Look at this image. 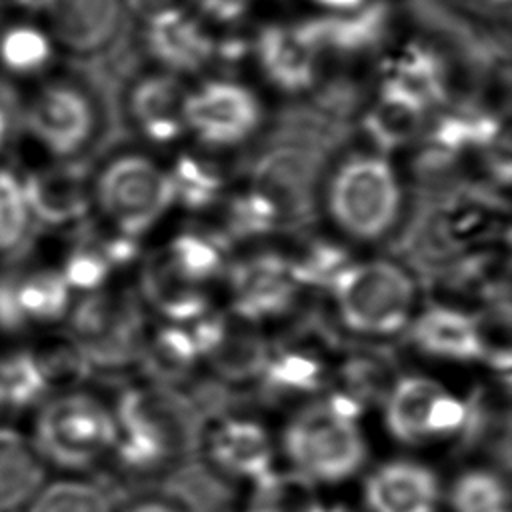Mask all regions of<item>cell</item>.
Listing matches in <instances>:
<instances>
[{
	"instance_id": "6da1fadb",
	"label": "cell",
	"mask_w": 512,
	"mask_h": 512,
	"mask_svg": "<svg viewBox=\"0 0 512 512\" xmlns=\"http://www.w3.org/2000/svg\"><path fill=\"white\" fill-rule=\"evenodd\" d=\"M118 438L112 454L134 474L168 470L200 448L202 412L182 390L128 386L112 408Z\"/></svg>"
},
{
	"instance_id": "7a4b0ae2",
	"label": "cell",
	"mask_w": 512,
	"mask_h": 512,
	"mask_svg": "<svg viewBox=\"0 0 512 512\" xmlns=\"http://www.w3.org/2000/svg\"><path fill=\"white\" fill-rule=\"evenodd\" d=\"M318 202L332 226L352 242L378 244L404 230V184L378 150H354L336 160L318 188Z\"/></svg>"
},
{
	"instance_id": "3957f363",
	"label": "cell",
	"mask_w": 512,
	"mask_h": 512,
	"mask_svg": "<svg viewBox=\"0 0 512 512\" xmlns=\"http://www.w3.org/2000/svg\"><path fill=\"white\" fill-rule=\"evenodd\" d=\"M326 292L338 326L362 340L394 338L416 316L418 278L400 260H352Z\"/></svg>"
},
{
	"instance_id": "277c9868",
	"label": "cell",
	"mask_w": 512,
	"mask_h": 512,
	"mask_svg": "<svg viewBox=\"0 0 512 512\" xmlns=\"http://www.w3.org/2000/svg\"><path fill=\"white\" fill-rule=\"evenodd\" d=\"M28 438L46 468L78 474L112 454L118 426L102 398L76 386L50 392L32 410Z\"/></svg>"
},
{
	"instance_id": "5b68a950",
	"label": "cell",
	"mask_w": 512,
	"mask_h": 512,
	"mask_svg": "<svg viewBox=\"0 0 512 512\" xmlns=\"http://www.w3.org/2000/svg\"><path fill=\"white\" fill-rule=\"evenodd\" d=\"M90 210L110 232L140 240L174 206L168 170L140 150L108 154L88 176Z\"/></svg>"
},
{
	"instance_id": "8992f818",
	"label": "cell",
	"mask_w": 512,
	"mask_h": 512,
	"mask_svg": "<svg viewBox=\"0 0 512 512\" xmlns=\"http://www.w3.org/2000/svg\"><path fill=\"white\" fill-rule=\"evenodd\" d=\"M20 130L46 162H78L96 146L102 114L84 86L58 78L32 90L20 114Z\"/></svg>"
},
{
	"instance_id": "52a82bcc",
	"label": "cell",
	"mask_w": 512,
	"mask_h": 512,
	"mask_svg": "<svg viewBox=\"0 0 512 512\" xmlns=\"http://www.w3.org/2000/svg\"><path fill=\"white\" fill-rule=\"evenodd\" d=\"M66 318L68 336L82 350L90 370L118 372L140 364L148 336L140 296L102 288L72 302Z\"/></svg>"
},
{
	"instance_id": "ba28073f",
	"label": "cell",
	"mask_w": 512,
	"mask_h": 512,
	"mask_svg": "<svg viewBox=\"0 0 512 512\" xmlns=\"http://www.w3.org/2000/svg\"><path fill=\"white\" fill-rule=\"evenodd\" d=\"M282 450L294 474L324 484L352 478L368 452L358 422L338 416L324 400L306 404L288 420Z\"/></svg>"
},
{
	"instance_id": "9c48e42d",
	"label": "cell",
	"mask_w": 512,
	"mask_h": 512,
	"mask_svg": "<svg viewBox=\"0 0 512 512\" xmlns=\"http://www.w3.org/2000/svg\"><path fill=\"white\" fill-rule=\"evenodd\" d=\"M322 166V146L288 138L254 154L246 164V174L248 184L278 206L284 230H302L316 216Z\"/></svg>"
},
{
	"instance_id": "30bf717a",
	"label": "cell",
	"mask_w": 512,
	"mask_h": 512,
	"mask_svg": "<svg viewBox=\"0 0 512 512\" xmlns=\"http://www.w3.org/2000/svg\"><path fill=\"white\" fill-rule=\"evenodd\" d=\"M264 118L258 96L232 80H206L188 90L184 124L204 146L234 148L250 140Z\"/></svg>"
},
{
	"instance_id": "8fae6325",
	"label": "cell",
	"mask_w": 512,
	"mask_h": 512,
	"mask_svg": "<svg viewBox=\"0 0 512 512\" xmlns=\"http://www.w3.org/2000/svg\"><path fill=\"white\" fill-rule=\"evenodd\" d=\"M72 290L54 266H26L0 272V334L18 338L66 320Z\"/></svg>"
},
{
	"instance_id": "7c38bea8",
	"label": "cell",
	"mask_w": 512,
	"mask_h": 512,
	"mask_svg": "<svg viewBox=\"0 0 512 512\" xmlns=\"http://www.w3.org/2000/svg\"><path fill=\"white\" fill-rule=\"evenodd\" d=\"M200 358L222 386L238 388L260 380L272 344L262 336L258 324L238 316L208 312L190 324Z\"/></svg>"
},
{
	"instance_id": "4fadbf2b",
	"label": "cell",
	"mask_w": 512,
	"mask_h": 512,
	"mask_svg": "<svg viewBox=\"0 0 512 512\" xmlns=\"http://www.w3.org/2000/svg\"><path fill=\"white\" fill-rule=\"evenodd\" d=\"M232 314L260 324L288 314L298 298L286 254L278 250H256L226 268Z\"/></svg>"
},
{
	"instance_id": "5bb4252c",
	"label": "cell",
	"mask_w": 512,
	"mask_h": 512,
	"mask_svg": "<svg viewBox=\"0 0 512 512\" xmlns=\"http://www.w3.org/2000/svg\"><path fill=\"white\" fill-rule=\"evenodd\" d=\"M414 348L434 360L446 362H488L508 352V346H494L480 314L448 304H434L416 312L408 326Z\"/></svg>"
},
{
	"instance_id": "9a60e30c",
	"label": "cell",
	"mask_w": 512,
	"mask_h": 512,
	"mask_svg": "<svg viewBox=\"0 0 512 512\" xmlns=\"http://www.w3.org/2000/svg\"><path fill=\"white\" fill-rule=\"evenodd\" d=\"M22 176L36 228L76 230L92 212L88 174L78 162H44Z\"/></svg>"
},
{
	"instance_id": "2e32d148",
	"label": "cell",
	"mask_w": 512,
	"mask_h": 512,
	"mask_svg": "<svg viewBox=\"0 0 512 512\" xmlns=\"http://www.w3.org/2000/svg\"><path fill=\"white\" fill-rule=\"evenodd\" d=\"M144 46L170 74L200 72L218 54V44L202 20L178 4L144 20Z\"/></svg>"
},
{
	"instance_id": "e0dca14e",
	"label": "cell",
	"mask_w": 512,
	"mask_h": 512,
	"mask_svg": "<svg viewBox=\"0 0 512 512\" xmlns=\"http://www.w3.org/2000/svg\"><path fill=\"white\" fill-rule=\"evenodd\" d=\"M200 446L208 462L230 478H246L258 484L274 472V446L266 428L250 418L226 416L206 430Z\"/></svg>"
},
{
	"instance_id": "ac0fdd59",
	"label": "cell",
	"mask_w": 512,
	"mask_h": 512,
	"mask_svg": "<svg viewBox=\"0 0 512 512\" xmlns=\"http://www.w3.org/2000/svg\"><path fill=\"white\" fill-rule=\"evenodd\" d=\"M186 94L188 90L170 72L144 74L128 88L126 118L150 144H172L186 132Z\"/></svg>"
},
{
	"instance_id": "d6986e66",
	"label": "cell",
	"mask_w": 512,
	"mask_h": 512,
	"mask_svg": "<svg viewBox=\"0 0 512 512\" xmlns=\"http://www.w3.org/2000/svg\"><path fill=\"white\" fill-rule=\"evenodd\" d=\"M254 56L266 80L286 94H300L314 86L320 54L300 24H270L254 42Z\"/></svg>"
},
{
	"instance_id": "ffe728a7",
	"label": "cell",
	"mask_w": 512,
	"mask_h": 512,
	"mask_svg": "<svg viewBox=\"0 0 512 512\" xmlns=\"http://www.w3.org/2000/svg\"><path fill=\"white\" fill-rule=\"evenodd\" d=\"M440 496L436 472L406 458L376 466L364 484V502L370 512H436Z\"/></svg>"
},
{
	"instance_id": "44dd1931",
	"label": "cell",
	"mask_w": 512,
	"mask_h": 512,
	"mask_svg": "<svg viewBox=\"0 0 512 512\" xmlns=\"http://www.w3.org/2000/svg\"><path fill=\"white\" fill-rule=\"evenodd\" d=\"M118 16V0H56L48 12V32L56 46L86 56L112 42Z\"/></svg>"
},
{
	"instance_id": "7402d4cb",
	"label": "cell",
	"mask_w": 512,
	"mask_h": 512,
	"mask_svg": "<svg viewBox=\"0 0 512 512\" xmlns=\"http://www.w3.org/2000/svg\"><path fill=\"white\" fill-rule=\"evenodd\" d=\"M264 400H284L316 394L330 384L326 358L304 342L272 346L268 362L258 380Z\"/></svg>"
},
{
	"instance_id": "603a6c76",
	"label": "cell",
	"mask_w": 512,
	"mask_h": 512,
	"mask_svg": "<svg viewBox=\"0 0 512 512\" xmlns=\"http://www.w3.org/2000/svg\"><path fill=\"white\" fill-rule=\"evenodd\" d=\"M140 300L162 314L168 324L190 326L210 312V296L204 286L176 274L162 254L150 258L140 276Z\"/></svg>"
},
{
	"instance_id": "cb8c5ba5",
	"label": "cell",
	"mask_w": 512,
	"mask_h": 512,
	"mask_svg": "<svg viewBox=\"0 0 512 512\" xmlns=\"http://www.w3.org/2000/svg\"><path fill=\"white\" fill-rule=\"evenodd\" d=\"M428 112L414 98L380 82L376 100L362 116V128L374 148L388 154L422 138Z\"/></svg>"
},
{
	"instance_id": "d4e9b609",
	"label": "cell",
	"mask_w": 512,
	"mask_h": 512,
	"mask_svg": "<svg viewBox=\"0 0 512 512\" xmlns=\"http://www.w3.org/2000/svg\"><path fill=\"white\" fill-rule=\"evenodd\" d=\"M444 386L424 374H400L388 388L382 408L388 434L406 446L428 442V412Z\"/></svg>"
},
{
	"instance_id": "484cf974",
	"label": "cell",
	"mask_w": 512,
	"mask_h": 512,
	"mask_svg": "<svg viewBox=\"0 0 512 512\" xmlns=\"http://www.w3.org/2000/svg\"><path fill=\"white\" fill-rule=\"evenodd\" d=\"M382 84H388L420 102L424 108L446 102L448 70L444 60L422 42L406 44L382 70Z\"/></svg>"
},
{
	"instance_id": "4316f807",
	"label": "cell",
	"mask_w": 512,
	"mask_h": 512,
	"mask_svg": "<svg viewBox=\"0 0 512 512\" xmlns=\"http://www.w3.org/2000/svg\"><path fill=\"white\" fill-rule=\"evenodd\" d=\"M46 482L28 434L0 422V512H20Z\"/></svg>"
},
{
	"instance_id": "83f0119b",
	"label": "cell",
	"mask_w": 512,
	"mask_h": 512,
	"mask_svg": "<svg viewBox=\"0 0 512 512\" xmlns=\"http://www.w3.org/2000/svg\"><path fill=\"white\" fill-rule=\"evenodd\" d=\"M200 360L190 328L166 324L146 336L140 364L150 372L154 384L178 390L180 384L190 380Z\"/></svg>"
},
{
	"instance_id": "f1b7e54d",
	"label": "cell",
	"mask_w": 512,
	"mask_h": 512,
	"mask_svg": "<svg viewBox=\"0 0 512 512\" xmlns=\"http://www.w3.org/2000/svg\"><path fill=\"white\" fill-rule=\"evenodd\" d=\"M228 242L218 230H180L160 252L182 278L204 286L228 268Z\"/></svg>"
},
{
	"instance_id": "f546056e",
	"label": "cell",
	"mask_w": 512,
	"mask_h": 512,
	"mask_svg": "<svg viewBox=\"0 0 512 512\" xmlns=\"http://www.w3.org/2000/svg\"><path fill=\"white\" fill-rule=\"evenodd\" d=\"M392 358L376 348L350 350L340 364L330 370L328 390H336L358 402L364 410L384 400L396 380Z\"/></svg>"
},
{
	"instance_id": "4dcf8cb0",
	"label": "cell",
	"mask_w": 512,
	"mask_h": 512,
	"mask_svg": "<svg viewBox=\"0 0 512 512\" xmlns=\"http://www.w3.org/2000/svg\"><path fill=\"white\" fill-rule=\"evenodd\" d=\"M50 386L32 348L14 346L0 352V412L16 414L34 410Z\"/></svg>"
},
{
	"instance_id": "1f68e13d",
	"label": "cell",
	"mask_w": 512,
	"mask_h": 512,
	"mask_svg": "<svg viewBox=\"0 0 512 512\" xmlns=\"http://www.w3.org/2000/svg\"><path fill=\"white\" fill-rule=\"evenodd\" d=\"M56 44L38 24L20 20L0 32V70L14 78H36L54 60Z\"/></svg>"
},
{
	"instance_id": "d6a6232c",
	"label": "cell",
	"mask_w": 512,
	"mask_h": 512,
	"mask_svg": "<svg viewBox=\"0 0 512 512\" xmlns=\"http://www.w3.org/2000/svg\"><path fill=\"white\" fill-rule=\"evenodd\" d=\"M36 230L22 170L0 162V262L16 258Z\"/></svg>"
},
{
	"instance_id": "836d02e7",
	"label": "cell",
	"mask_w": 512,
	"mask_h": 512,
	"mask_svg": "<svg viewBox=\"0 0 512 512\" xmlns=\"http://www.w3.org/2000/svg\"><path fill=\"white\" fill-rule=\"evenodd\" d=\"M284 230V220L278 206L258 188L246 184L234 192L224 204L222 230H218L228 244L262 238Z\"/></svg>"
},
{
	"instance_id": "e575fe53",
	"label": "cell",
	"mask_w": 512,
	"mask_h": 512,
	"mask_svg": "<svg viewBox=\"0 0 512 512\" xmlns=\"http://www.w3.org/2000/svg\"><path fill=\"white\" fill-rule=\"evenodd\" d=\"M174 204L190 212H204L224 198V172L208 158L180 154L168 168Z\"/></svg>"
},
{
	"instance_id": "d590c367",
	"label": "cell",
	"mask_w": 512,
	"mask_h": 512,
	"mask_svg": "<svg viewBox=\"0 0 512 512\" xmlns=\"http://www.w3.org/2000/svg\"><path fill=\"white\" fill-rule=\"evenodd\" d=\"M22 512H114V508L106 488L70 474L46 480Z\"/></svg>"
},
{
	"instance_id": "8d00e7d4",
	"label": "cell",
	"mask_w": 512,
	"mask_h": 512,
	"mask_svg": "<svg viewBox=\"0 0 512 512\" xmlns=\"http://www.w3.org/2000/svg\"><path fill=\"white\" fill-rule=\"evenodd\" d=\"M78 230L76 240L62 256L58 272L72 292L90 294L106 288V282L116 268L102 248L100 234L86 230L84 224Z\"/></svg>"
},
{
	"instance_id": "74e56055",
	"label": "cell",
	"mask_w": 512,
	"mask_h": 512,
	"mask_svg": "<svg viewBox=\"0 0 512 512\" xmlns=\"http://www.w3.org/2000/svg\"><path fill=\"white\" fill-rule=\"evenodd\" d=\"M288 258V268L298 288L328 290L342 270L354 260L350 250L328 238H308Z\"/></svg>"
},
{
	"instance_id": "f35d334b",
	"label": "cell",
	"mask_w": 512,
	"mask_h": 512,
	"mask_svg": "<svg viewBox=\"0 0 512 512\" xmlns=\"http://www.w3.org/2000/svg\"><path fill=\"white\" fill-rule=\"evenodd\" d=\"M450 504L454 512H508V488L498 472L472 468L454 480Z\"/></svg>"
},
{
	"instance_id": "ab89813d",
	"label": "cell",
	"mask_w": 512,
	"mask_h": 512,
	"mask_svg": "<svg viewBox=\"0 0 512 512\" xmlns=\"http://www.w3.org/2000/svg\"><path fill=\"white\" fill-rule=\"evenodd\" d=\"M32 350L50 390L76 388L92 372L82 350L68 334L48 338Z\"/></svg>"
},
{
	"instance_id": "60d3db41",
	"label": "cell",
	"mask_w": 512,
	"mask_h": 512,
	"mask_svg": "<svg viewBox=\"0 0 512 512\" xmlns=\"http://www.w3.org/2000/svg\"><path fill=\"white\" fill-rule=\"evenodd\" d=\"M468 412H470L468 400L442 388L428 412V422H426L428 440L460 438L468 422Z\"/></svg>"
},
{
	"instance_id": "b9f144b4",
	"label": "cell",
	"mask_w": 512,
	"mask_h": 512,
	"mask_svg": "<svg viewBox=\"0 0 512 512\" xmlns=\"http://www.w3.org/2000/svg\"><path fill=\"white\" fill-rule=\"evenodd\" d=\"M192 6L208 20L234 22L240 20L254 0H190Z\"/></svg>"
},
{
	"instance_id": "7bdbcfd3",
	"label": "cell",
	"mask_w": 512,
	"mask_h": 512,
	"mask_svg": "<svg viewBox=\"0 0 512 512\" xmlns=\"http://www.w3.org/2000/svg\"><path fill=\"white\" fill-rule=\"evenodd\" d=\"M124 4L142 20L154 16L156 12L176 6V0H124Z\"/></svg>"
},
{
	"instance_id": "ee69618b",
	"label": "cell",
	"mask_w": 512,
	"mask_h": 512,
	"mask_svg": "<svg viewBox=\"0 0 512 512\" xmlns=\"http://www.w3.org/2000/svg\"><path fill=\"white\" fill-rule=\"evenodd\" d=\"M126 512H180V508L172 500L142 498V500L130 504Z\"/></svg>"
},
{
	"instance_id": "f6af8a7d",
	"label": "cell",
	"mask_w": 512,
	"mask_h": 512,
	"mask_svg": "<svg viewBox=\"0 0 512 512\" xmlns=\"http://www.w3.org/2000/svg\"><path fill=\"white\" fill-rule=\"evenodd\" d=\"M8 6L24 14H48L56 0H6Z\"/></svg>"
},
{
	"instance_id": "bcb514c9",
	"label": "cell",
	"mask_w": 512,
	"mask_h": 512,
	"mask_svg": "<svg viewBox=\"0 0 512 512\" xmlns=\"http://www.w3.org/2000/svg\"><path fill=\"white\" fill-rule=\"evenodd\" d=\"M12 136H14V120L8 112V108L0 102V156L6 150V146L10 144Z\"/></svg>"
},
{
	"instance_id": "7dc6e473",
	"label": "cell",
	"mask_w": 512,
	"mask_h": 512,
	"mask_svg": "<svg viewBox=\"0 0 512 512\" xmlns=\"http://www.w3.org/2000/svg\"><path fill=\"white\" fill-rule=\"evenodd\" d=\"M322 8H328L336 14H346V12H354L358 8H362L368 0H312Z\"/></svg>"
},
{
	"instance_id": "c3c4849f",
	"label": "cell",
	"mask_w": 512,
	"mask_h": 512,
	"mask_svg": "<svg viewBox=\"0 0 512 512\" xmlns=\"http://www.w3.org/2000/svg\"><path fill=\"white\" fill-rule=\"evenodd\" d=\"M302 512H348V510H346V508H342V506H332V508H326V506L310 504V506H306Z\"/></svg>"
},
{
	"instance_id": "681fc988",
	"label": "cell",
	"mask_w": 512,
	"mask_h": 512,
	"mask_svg": "<svg viewBox=\"0 0 512 512\" xmlns=\"http://www.w3.org/2000/svg\"><path fill=\"white\" fill-rule=\"evenodd\" d=\"M250 512H278L274 506H268V504H260V506H256V508H252Z\"/></svg>"
},
{
	"instance_id": "f907efd6",
	"label": "cell",
	"mask_w": 512,
	"mask_h": 512,
	"mask_svg": "<svg viewBox=\"0 0 512 512\" xmlns=\"http://www.w3.org/2000/svg\"><path fill=\"white\" fill-rule=\"evenodd\" d=\"M0 418H2V412H0Z\"/></svg>"
}]
</instances>
